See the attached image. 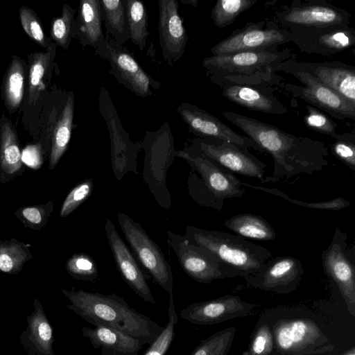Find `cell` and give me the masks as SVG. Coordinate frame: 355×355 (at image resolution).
I'll use <instances>...</instances> for the list:
<instances>
[{
    "instance_id": "obj_1",
    "label": "cell",
    "mask_w": 355,
    "mask_h": 355,
    "mask_svg": "<svg viewBox=\"0 0 355 355\" xmlns=\"http://www.w3.org/2000/svg\"><path fill=\"white\" fill-rule=\"evenodd\" d=\"M221 114L272 157L273 171L262 183L311 175L329 164L328 148L322 141L287 133L275 125L232 111Z\"/></svg>"
},
{
    "instance_id": "obj_2",
    "label": "cell",
    "mask_w": 355,
    "mask_h": 355,
    "mask_svg": "<svg viewBox=\"0 0 355 355\" xmlns=\"http://www.w3.org/2000/svg\"><path fill=\"white\" fill-rule=\"evenodd\" d=\"M62 292L70 302L67 307L86 322L115 329L137 338L143 345H151L164 330L114 293L103 295L74 288H62Z\"/></svg>"
},
{
    "instance_id": "obj_3",
    "label": "cell",
    "mask_w": 355,
    "mask_h": 355,
    "mask_svg": "<svg viewBox=\"0 0 355 355\" xmlns=\"http://www.w3.org/2000/svg\"><path fill=\"white\" fill-rule=\"evenodd\" d=\"M184 237L207 250L217 261L225 277L253 275L272 257L268 248L223 231L187 225Z\"/></svg>"
},
{
    "instance_id": "obj_4",
    "label": "cell",
    "mask_w": 355,
    "mask_h": 355,
    "mask_svg": "<svg viewBox=\"0 0 355 355\" xmlns=\"http://www.w3.org/2000/svg\"><path fill=\"white\" fill-rule=\"evenodd\" d=\"M291 51H247L207 57L202 60L206 74L213 83L227 80L237 84L272 87L280 83L277 67L293 58Z\"/></svg>"
},
{
    "instance_id": "obj_5",
    "label": "cell",
    "mask_w": 355,
    "mask_h": 355,
    "mask_svg": "<svg viewBox=\"0 0 355 355\" xmlns=\"http://www.w3.org/2000/svg\"><path fill=\"white\" fill-rule=\"evenodd\" d=\"M175 157L184 159L191 167L187 180L189 193L198 205L221 211L227 198H241L242 182L222 167L192 148L176 150Z\"/></svg>"
},
{
    "instance_id": "obj_6",
    "label": "cell",
    "mask_w": 355,
    "mask_h": 355,
    "mask_svg": "<svg viewBox=\"0 0 355 355\" xmlns=\"http://www.w3.org/2000/svg\"><path fill=\"white\" fill-rule=\"evenodd\" d=\"M142 149L145 154L143 180L157 203L162 208L169 209L171 198L166 185V175L176 157L169 124L165 121L157 130H146Z\"/></svg>"
},
{
    "instance_id": "obj_7",
    "label": "cell",
    "mask_w": 355,
    "mask_h": 355,
    "mask_svg": "<svg viewBox=\"0 0 355 355\" xmlns=\"http://www.w3.org/2000/svg\"><path fill=\"white\" fill-rule=\"evenodd\" d=\"M117 221L132 252L153 280L173 296L171 267L157 243L142 226L125 213L117 214Z\"/></svg>"
},
{
    "instance_id": "obj_8",
    "label": "cell",
    "mask_w": 355,
    "mask_h": 355,
    "mask_svg": "<svg viewBox=\"0 0 355 355\" xmlns=\"http://www.w3.org/2000/svg\"><path fill=\"white\" fill-rule=\"evenodd\" d=\"M291 33L268 19L248 22L210 49L214 56L228 55L240 52L277 51L278 46L292 42Z\"/></svg>"
},
{
    "instance_id": "obj_9",
    "label": "cell",
    "mask_w": 355,
    "mask_h": 355,
    "mask_svg": "<svg viewBox=\"0 0 355 355\" xmlns=\"http://www.w3.org/2000/svg\"><path fill=\"white\" fill-rule=\"evenodd\" d=\"M351 15L347 10L331 4L326 0H293L274 13L272 19L279 27L327 28L349 26Z\"/></svg>"
},
{
    "instance_id": "obj_10",
    "label": "cell",
    "mask_w": 355,
    "mask_h": 355,
    "mask_svg": "<svg viewBox=\"0 0 355 355\" xmlns=\"http://www.w3.org/2000/svg\"><path fill=\"white\" fill-rule=\"evenodd\" d=\"M98 108L107 125L111 144L112 172L120 181L128 173L138 174L137 155L142 141L133 142L124 130L108 90L102 87L98 96Z\"/></svg>"
},
{
    "instance_id": "obj_11",
    "label": "cell",
    "mask_w": 355,
    "mask_h": 355,
    "mask_svg": "<svg viewBox=\"0 0 355 355\" xmlns=\"http://www.w3.org/2000/svg\"><path fill=\"white\" fill-rule=\"evenodd\" d=\"M94 54L107 60L111 67L109 73L135 95L150 96L160 88V83L144 71L129 50L110 37L94 49Z\"/></svg>"
},
{
    "instance_id": "obj_12",
    "label": "cell",
    "mask_w": 355,
    "mask_h": 355,
    "mask_svg": "<svg viewBox=\"0 0 355 355\" xmlns=\"http://www.w3.org/2000/svg\"><path fill=\"white\" fill-rule=\"evenodd\" d=\"M274 340L282 354L312 355L334 349L316 323L309 319L279 321L274 326Z\"/></svg>"
},
{
    "instance_id": "obj_13",
    "label": "cell",
    "mask_w": 355,
    "mask_h": 355,
    "mask_svg": "<svg viewBox=\"0 0 355 355\" xmlns=\"http://www.w3.org/2000/svg\"><path fill=\"white\" fill-rule=\"evenodd\" d=\"M347 235L336 227L329 245L321 256L324 273L336 285L349 313L355 315V264Z\"/></svg>"
},
{
    "instance_id": "obj_14",
    "label": "cell",
    "mask_w": 355,
    "mask_h": 355,
    "mask_svg": "<svg viewBox=\"0 0 355 355\" xmlns=\"http://www.w3.org/2000/svg\"><path fill=\"white\" fill-rule=\"evenodd\" d=\"M304 86L292 83H279L285 92L300 98L309 105L328 113L337 119L355 120V106L346 101L333 89L323 85L306 72L291 71Z\"/></svg>"
},
{
    "instance_id": "obj_15",
    "label": "cell",
    "mask_w": 355,
    "mask_h": 355,
    "mask_svg": "<svg viewBox=\"0 0 355 355\" xmlns=\"http://www.w3.org/2000/svg\"><path fill=\"white\" fill-rule=\"evenodd\" d=\"M277 72H306L355 106V67L339 61L302 62L294 58L282 62Z\"/></svg>"
},
{
    "instance_id": "obj_16",
    "label": "cell",
    "mask_w": 355,
    "mask_h": 355,
    "mask_svg": "<svg viewBox=\"0 0 355 355\" xmlns=\"http://www.w3.org/2000/svg\"><path fill=\"white\" fill-rule=\"evenodd\" d=\"M193 148L233 173L263 179L266 164L247 148L223 140L200 138L193 141Z\"/></svg>"
},
{
    "instance_id": "obj_17",
    "label": "cell",
    "mask_w": 355,
    "mask_h": 355,
    "mask_svg": "<svg viewBox=\"0 0 355 355\" xmlns=\"http://www.w3.org/2000/svg\"><path fill=\"white\" fill-rule=\"evenodd\" d=\"M300 51L329 55L355 45V29L349 26L288 29Z\"/></svg>"
},
{
    "instance_id": "obj_18",
    "label": "cell",
    "mask_w": 355,
    "mask_h": 355,
    "mask_svg": "<svg viewBox=\"0 0 355 355\" xmlns=\"http://www.w3.org/2000/svg\"><path fill=\"white\" fill-rule=\"evenodd\" d=\"M167 243L184 272L195 281L210 284L225 278L215 258L205 248L188 242L184 236L167 232Z\"/></svg>"
},
{
    "instance_id": "obj_19",
    "label": "cell",
    "mask_w": 355,
    "mask_h": 355,
    "mask_svg": "<svg viewBox=\"0 0 355 355\" xmlns=\"http://www.w3.org/2000/svg\"><path fill=\"white\" fill-rule=\"evenodd\" d=\"M191 132L200 139L230 141L245 148L264 151L250 137L234 131L216 116L189 103H182L177 108Z\"/></svg>"
},
{
    "instance_id": "obj_20",
    "label": "cell",
    "mask_w": 355,
    "mask_h": 355,
    "mask_svg": "<svg viewBox=\"0 0 355 355\" xmlns=\"http://www.w3.org/2000/svg\"><path fill=\"white\" fill-rule=\"evenodd\" d=\"M304 269L298 259L278 256L267 261L256 273L244 277L254 287L278 293H288L298 286Z\"/></svg>"
},
{
    "instance_id": "obj_21",
    "label": "cell",
    "mask_w": 355,
    "mask_h": 355,
    "mask_svg": "<svg viewBox=\"0 0 355 355\" xmlns=\"http://www.w3.org/2000/svg\"><path fill=\"white\" fill-rule=\"evenodd\" d=\"M256 304L243 302L239 295L192 303L180 311L181 318L194 324L210 325L251 313Z\"/></svg>"
},
{
    "instance_id": "obj_22",
    "label": "cell",
    "mask_w": 355,
    "mask_h": 355,
    "mask_svg": "<svg viewBox=\"0 0 355 355\" xmlns=\"http://www.w3.org/2000/svg\"><path fill=\"white\" fill-rule=\"evenodd\" d=\"M104 227L116 268L125 282L143 300L155 304L146 281L150 278L141 269L110 219H106Z\"/></svg>"
},
{
    "instance_id": "obj_23",
    "label": "cell",
    "mask_w": 355,
    "mask_h": 355,
    "mask_svg": "<svg viewBox=\"0 0 355 355\" xmlns=\"http://www.w3.org/2000/svg\"><path fill=\"white\" fill-rule=\"evenodd\" d=\"M158 31L164 61L173 66L183 55L188 35L178 12L177 0H159Z\"/></svg>"
},
{
    "instance_id": "obj_24",
    "label": "cell",
    "mask_w": 355,
    "mask_h": 355,
    "mask_svg": "<svg viewBox=\"0 0 355 355\" xmlns=\"http://www.w3.org/2000/svg\"><path fill=\"white\" fill-rule=\"evenodd\" d=\"M222 95L230 101L248 110L266 114L282 115L288 109L273 94V88L237 84L227 80L216 81Z\"/></svg>"
},
{
    "instance_id": "obj_25",
    "label": "cell",
    "mask_w": 355,
    "mask_h": 355,
    "mask_svg": "<svg viewBox=\"0 0 355 355\" xmlns=\"http://www.w3.org/2000/svg\"><path fill=\"white\" fill-rule=\"evenodd\" d=\"M33 305L34 310L26 317L27 327L19 337L21 345L28 355H54L52 326L37 298Z\"/></svg>"
},
{
    "instance_id": "obj_26",
    "label": "cell",
    "mask_w": 355,
    "mask_h": 355,
    "mask_svg": "<svg viewBox=\"0 0 355 355\" xmlns=\"http://www.w3.org/2000/svg\"><path fill=\"white\" fill-rule=\"evenodd\" d=\"M81 331L95 349L101 348V355H138L144 345L137 338L102 324L83 327Z\"/></svg>"
},
{
    "instance_id": "obj_27",
    "label": "cell",
    "mask_w": 355,
    "mask_h": 355,
    "mask_svg": "<svg viewBox=\"0 0 355 355\" xmlns=\"http://www.w3.org/2000/svg\"><path fill=\"white\" fill-rule=\"evenodd\" d=\"M23 167L19 141L12 122L4 113L0 117V182L12 180Z\"/></svg>"
},
{
    "instance_id": "obj_28",
    "label": "cell",
    "mask_w": 355,
    "mask_h": 355,
    "mask_svg": "<svg viewBox=\"0 0 355 355\" xmlns=\"http://www.w3.org/2000/svg\"><path fill=\"white\" fill-rule=\"evenodd\" d=\"M100 0H80L76 17L75 34L80 44L94 49L105 40L102 29Z\"/></svg>"
},
{
    "instance_id": "obj_29",
    "label": "cell",
    "mask_w": 355,
    "mask_h": 355,
    "mask_svg": "<svg viewBox=\"0 0 355 355\" xmlns=\"http://www.w3.org/2000/svg\"><path fill=\"white\" fill-rule=\"evenodd\" d=\"M74 108L75 97L71 90L67 94L65 104L53 131L49 162L50 170L57 166L68 147L73 128Z\"/></svg>"
},
{
    "instance_id": "obj_30",
    "label": "cell",
    "mask_w": 355,
    "mask_h": 355,
    "mask_svg": "<svg viewBox=\"0 0 355 355\" xmlns=\"http://www.w3.org/2000/svg\"><path fill=\"white\" fill-rule=\"evenodd\" d=\"M26 64L19 56L13 55L6 71L1 85V97L10 114L20 107L24 95Z\"/></svg>"
},
{
    "instance_id": "obj_31",
    "label": "cell",
    "mask_w": 355,
    "mask_h": 355,
    "mask_svg": "<svg viewBox=\"0 0 355 355\" xmlns=\"http://www.w3.org/2000/svg\"><path fill=\"white\" fill-rule=\"evenodd\" d=\"M55 52L56 44L52 42L45 52L32 53L27 56L29 103L37 101L41 92L46 88L45 80L51 77Z\"/></svg>"
},
{
    "instance_id": "obj_32",
    "label": "cell",
    "mask_w": 355,
    "mask_h": 355,
    "mask_svg": "<svg viewBox=\"0 0 355 355\" xmlns=\"http://www.w3.org/2000/svg\"><path fill=\"white\" fill-rule=\"evenodd\" d=\"M224 225L245 239L272 241L276 237L272 226L262 216L252 214L234 215L226 220Z\"/></svg>"
},
{
    "instance_id": "obj_33",
    "label": "cell",
    "mask_w": 355,
    "mask_h": 355,
    "mask_svg": "<svg viewBox=\"0 0 355 355\" xmlns=\"http://www.w3.org/2000/svg\"><path fill=\"white\" fill-rule=\"evenodd\" d=\"M106 33L123 45L129 40L125 0H100Z\"/></svg>"
},
{
    "instance_id": "obj_34",
    "label": "cell",
    "mask_w": 355,
    "mask_h": 355,
    "mask_svg": "<svg viewBox=\"0 0 355 355\" xmlns=\"http://www.w3.org/2000/svg\"><path fill=\"white\" fill-rule=\"evenodd\" d=\"M31 247L15 238L0 240V272L9 275L21 272L24 263L33 259Z\"/></svg>"
},
{
    "instance_id": "obj_35",
    "label": "cell",
    "mask_w": 355,
    "mask_h": 355,
    "mask_svg": "<svg viewBox=\"0 0 355 355\" xmlns=\"http://www.w3.org/2000/svg\"><path fill=\"white\" fill-rule=\"evenodd\" d=\"M125 6L129 40L143 51L149 35L147 10L139 0H125Z\"/></svg>"
},
{
    "instance_id": "obj_36",
    "label": "cell",
    "mask_w": 355,
    "mask_h": 355,
    "mask_svg": "<svg viewBox=\"0 0 355 355\" xmlns=\"http://www.w3.org/2000/svg\"><path fill=\"white\" fill-rule=\"evenodd\" d=\"M76 11L69 4L64 3L62 14L51 21V40L56 46L67 50L73 38L76 37Z\"/></svg>"
},
{
    "instance_id": "obj_37",
    "label": "cell",
    "mask_w": 355,
    "mask_h": 355,
    "mask_svg": "<svg viewBox=\"0 0 355 355\" xmlns=\"http://www.w3.org/2000/svg\"><path fill=\"white\" fill-rule=\"evenodd\" d=\"M257 0H218L213 6L211 18L216 26L223 28L253 6Z\"/></svg>"
},
{
    "instance_id": "obj_38",
    "label": "cell",
    "mask_w": 355,
    "mask_h": 355,
    "mask_svg": "<svg viewBox=\"0 0 355 355\" xmlns=\"http://www.w3.org/2000/svg\"><path fill=\"white\" fill-rule=\"evenodd\" d=\"M235 333L233 327L219 331L202 340L191 355H227Z\"/></svg>"
},
{
    "instance_id": "obj_39",
    "label": "cell",
    "mask_w": 355,
    "mask_h": 355,
    "mask_svg": "<svg viewBox=\"0 0 355 355\" xmlns=\"http://www.w3.org/2000/svg\"><path fill=\"white\" fill-rule=\"evenodd\" d=\"M54 209L52 200L45 204L19 207L15 212V216L24 227L39 231L46 224Z\"/></svg>"
},
{
    "instance_id": "obj_40",
    "label": "cell",
    "mask_w": 355,
    "mask_h": 355,
    "mask_svg": "<svg viewBox=\"0 0 355 355\" xmlns=\"http://www.w3.org/2000/svg\"><path fill=\"white\" fill-rule=\"evenodd\" d=\"M68 274L77 280L94 282L98 276V269L93 258L80 252L73 254L66 262Z\"/></svg>"
},
{
    "instance_id": "obj_41",
    "label": "cell",
    "mask_w": 355,
    "mask_h": 355,
    "mask_svg": "<svg viewBox=\"0 0 355 355\" xmlns=\"http://www.w3.org/2000/svg\"><path fill=\"white\" fill-rule=\"evenodd\" d=\"M241 184L252 188L253 189H257L270 194L275 195L276 196L284 199L288 202H291L296 205L304 207L306 208L338 211L345 207H347L348 206L350 205V202L347 200L342 197L336 198L334 199L323 202H308L292 198L288 195H286L285 193L275 187L271 189L263 186L252 185L245 182H242Z\"/></svg>"
},
{
    "instance_id": "obj_42",
    "label": "cell",
    "mask_w": 355,
    "mask_h": 355,
    "mask_svg": "<svg viewBox=\"0 0 355 355\" xmlns=\"http://www.w3.org/2000/svg\"><path fill=\"white\" fill-rule=\"evenodd\" d=\"M19 16L25 33L39 45L47 49L53 42L46 36L41 21L35 10L22 6L19 8Z\"/></svg>"
},
{
    "instance_id": "obj_43",
    "label": "cell",
    "mask_w": 355,
    "mask_h": 355,
    "mask_svg": "<svg viewBox=\"0 0 355 355\" xmlns=\"http://www.w3.org/2000/svg\"><path fill=\"white\" fill-rule=\"evenodd\" d=\"M168 315V320L164 330L143 355H165L168 350L174 337L175 326L178 320L173 296H170Z\"/></svg>"
},
{
    "instance_id": "obj_44",
    "label": "cell",
    "mask_w": 355,
    "mask_h": 355,
    "mask_svg": "<svg viewBox=\"0 0 355 355\" xmlns=\"http://www.w3.org/2000/svg\"><path fill=\"white\" fill-rule=\"evenodd\" d=\"M94 182L91 178L85 179L76 185L66 196L60 210V216L64 218L71 214L92 195Z\"/></svg>"
},
{
    "instance_id": "obj_45",
    "label": "cell",
    "mask_w": 355,
    "mask_h": 355,
    "mask_svg": "<svg viewBox=\"0 0 355 355\" xmlns=\"http://www.w3.org/2000/svg\"><path fill=\"white\" fill-rule=\"evenodd\" d=\"M306 114L304 116V122L309 128L329 135L333 139L338 135L337 123L333 121L324 112L308 104L305 105Z\"/></svg>"
},
{
    "instance_id": "obj_46",
    "label": "cell",
    "mask_w": 355,
    "mask_h": 355,
    "mask_svg": "<svg viewBox=\"0 0 355 355\" xmlns=\"http://www.w3.org/2000/svg\"><path fill=\"white\" fill-rule=\"evenodd\" d=\"M331 146L333 155L345 164L350 169L355 170V133L354 132L338 134L334 138Z\"/></svg>"
},
{
    "instance_id": "obj_47",
    "label": "cell",
    "mask_w": 355,
    "mask_h": 355,
    "mask_svg": "<svg viewBox=\"0 0 355 355\" xmlns=\"http://www.w3.org/2000/svg\"><path fill=\"white\" fill-rule=\"evenodd\" d=\"M273 338L266 324H261L254 334L248 348L243 355H270L272 351Z\"/></svg>"
},
{
    "instance_id": "obj_48",
    "label": "cell",
    "mask_w": 355,
    "mask_h": 355,
    "mask_svg": "<svg viewBox=\"0 0 355 355\" xmlns=\"http://www.w3.org/2000/svg\"><path fill=\"white\" fill-rule=\"evenodd\" d=\"M40 144L28 145L21 152L22 162L33 168H37L42 162Z\"/></svg>"
},
{
    "instance_id": "obj_49",
    "label": "cell",
    "mask_w": 355,
    "mask_h": 355,
    "mask_svg": "<svg viewBox=\"0 0 355 355\" xmlns=\"http://www.w3.org/2000/svg\"><path fill=\"white\" fill-rule=\"evenodd\" d=\"M181 1L184 3H189V4H191L192 6H196L197 3H198V1L196 0H192V1H182L181 0Z\"/></svg>"
},
{
    "instance_id": "obj_50",
    "label": "cell",
    "mask_w": 355,
    "mask_h": 355,
    "mask_svg": "<svg viewBox=\"0 0 355 355\" xmlns=\"http://www.w3.org/2000/svg\"><path fill=\"white\" fill-rule=\"evenodd\" d=\"M342 355H355V348L352 347L349 351L346 352Z\"/></svg>"
},
{
    "instance_id": "obj_51",
    "label": "cell",
    "mask_w": 355,
    "mask_h": 355,
    "mask_svg": "<svg viewBox=\"0 0 355 355\" xmlns=\"http://www.w3.org/2000/svg\"><path fill=\"white\" fill-rule=\"evenodd\" d=\"M0 4H1V3H0Z\"/></svg>"
}]
</instances>
